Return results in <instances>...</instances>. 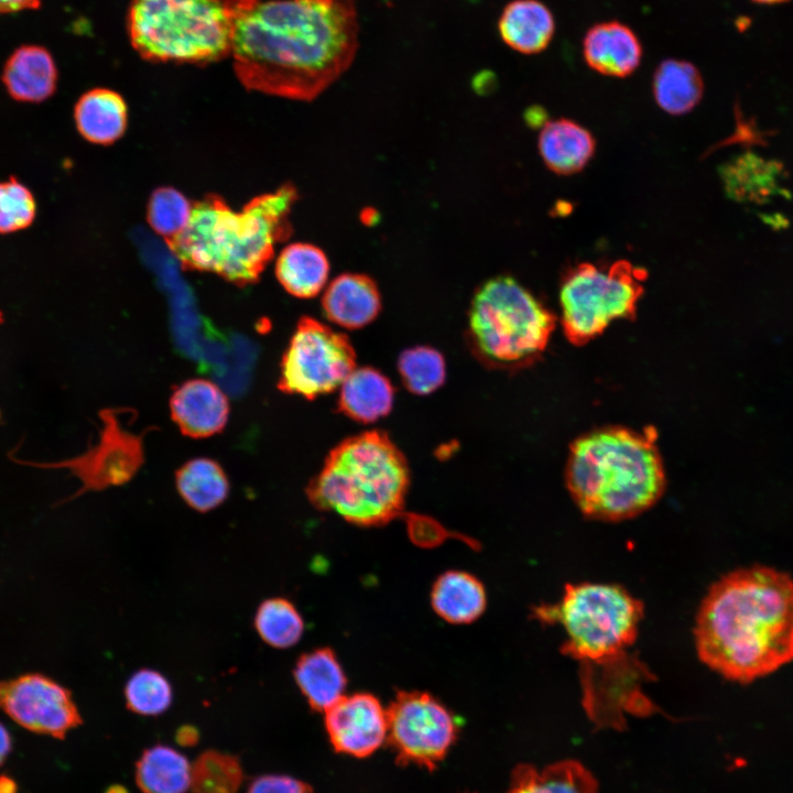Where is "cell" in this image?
<instances>
[{
    "mask_svg": "<svg viewBox=\"0 0 793 793\" xmlns=\"http://www.w3.org/2000/svg\"><path fill=\"white\" fill-rule=\"evenodd\" d=\"M123 693L128 709L142 716L163 714L173 699L172 686L167 678L150 669H142L132 674Z\"/></svg>",
    "mask_w": 793,
    "mask_h": 793,
    "instance_id": "obj_34",
    "label": "cell"
},
{
    "mask_svg": "<svg viewBox=\"0 0 793 793\" xmlns=\"http://www.w3.org/2000/svg\"><path fill=\"white\" fill-rule=\"evenodd\" d=\"M545 624H561V653L579 666L582 704L596 729L623 730L626 716L660 709L642 692L652 680L632 653L644 605L616 584H566L560 601L533 609Z\"/></svg>",
    "mask_w": 793,
    "mask_h": 793,
    "instance_id": "obj_2",
    "label": "cell"
},
{
    "mask_svg": "<svg viewBox=\"0 0 793 793\" xmlns=\"http://www.w3.org/2000/svg\"><path fill=\"white\" fill-rule=\"evenodd\" d=\"M127 32L150 62L205 65L231 50L226 0H131Z\"/></svg>",
    "mask_w": 793,
    "mask_h": 793,
    "instance_id": "obj_8",
    "label": "cell"
},
{
    "mask_svg": "<svg viewBox=\"0 0 793 793\" xmlns=\"http://www.w3.org/2000/svg\"><path fill=\"white\" fill-rule=\"evenodd\" d=\"M12 750V737L9 730L0 723V767L4 763Z\"/></svg>",
    "mask_w": 793,
    "mask_h": 793,
    "instance_id": "obj_40",
    "label": "cell"
},
{
    "mask_svg": "<svg viewBox=\"0 0 793 793\" xmlns=\"http://www.w3.org/2000/svg\"><path fill=\"white\" fill-rule=\"evenodd\" d=\"M105 793H129V791L121 784H112L107 787Z\"/></svg>",
    "mask_w": 793,
    "mask_h": 793,
    "instance_id": "obj_42",
    "label": "cell"
},
{
    "mask_svg": "<svg viewBox=\"0 0 793 793\" xmlns=\"http://www.w3.org/2000/svg\"><path fill=\"white\" fill-rule=\"evenodd\" d=\"M653 95L667 113L684 115L702 99L704 84L698 69L689 62L665 59L653 75Z\"/></svg>",
    "mask_w": 793,
    "mask_h": 793,
    "instance_id": "obj_29",
    "label": "cell"
},
{
    "mask_svg": "<svg viewBox=\"0 0 793 793\" xmlns=\"http://www.w3.org/2000/svg\"><path fill=\"white\" fill-rule=\"evenodd\" d=\"M79 133L97 144H111L126 131L128 108L122 96L108 88L85 93L75 106Z\"/></svg>",
    "mask_w": 793,
    "mask_h": 793,
    "instance_id": "obj_23",
    "label": "cell"
},
{
    "mask_svg": "<svg viewBox=\"0 0 793 793\" xmlns=\"http://www.w3.org/2000/svg\"><path fill=\"white\" fill-rule=\"evenodd\" d=\"M254 627L265 643L278 649L293 647L304 631L300 612L285 598H270L262 601L256 612Z\"/></svg>",
    "mask_w": 793,
    "mask_h": 793,
    "instance_id": "obj_32",
    "label": "cell"
},
{
    "mask_svg": "<svg viewBox=\"0 0 793 793\" xmlns=\"http://www.w3.org/2000/svg\"><path fill=\"white\" fill-rule=\"evenodd\" d=\"M409 486L405 456L385 432L372 430L336 445L306 493L321 511L359 526H377L402 514Z\"/></svg>",
    "mask_w": 793,
    "mask_h": 793,
    "instance_id": "obj_6",
    "label": "cell"
},
{
    "mask_svg": "<svg viewBox=\"0 0 793 793\" xmlns=\"http://www.w3.org/2000/svg\"><path fill=\"white\" fill-rule=\"evenodd\" d=\"M100 416L104 427L99 442L85 454L59 463L23 464L69 469L83 485L77 495L127 482L143 463L142 436L126 430L115 410H105Z\"/></svg>",
    "mask_w": 793,
    "mask_h": 793,
    "instance_id": "obj_13",
    "label": "cell"
},
{
    "mask_svg": "<svg viewBox=\"0 0 793 793\" xmlns=\"http://www.w3.org/2000/svg\"><path fill=\"white\" fill-rule=\"evenodd\" d=\"M0 793H18V784L8 774L0 775Z\"/></svg>",
    "mask_w": 793,
    "mask_h": 793,
    "instance_id": "obj_41",
    "label": "cell"
},
{
    "mask_svg": "<svg viewBox=\"0 0 793 793\" xmlns=\"http://www.w3.org/2000/svg\"><path fill=\"white\" fill-rule=\"evenodd\" d=\"M398 370L404 387L416 395H427L445 381L444 357L428 346L405 349L398 359Z\"/></svg>",
    "mask_w": 793,
    "mask_h": 793,
    "instance_id": "obj_33",
    "label": "cell"
},
{
    "mask_svg": "<svg viewBox=\"0 0 793 793\" xmlns=\"http://www.w3.org/2000/svg\"><path fill=\"white\" fill-rule=\"evenodd\" d=\"M191 208L192 203L181 192L164 186L152 193L146 219L151 228L166 241L185 228Z\"/></svg>",
    "mask_w": 793,
    "mask_h": 793,
    "instance_id": "obj_35",
    "label": "cell"
},
{
    "mask_svg": "<svg viewBox=\"0 0 793 793\" xmlns=\"http://www.w3.org/2000/svg\"><path fill=\"white\" fill-rule=\"evenodd\" d=\"M0 709L24 729L57 739L83 723L70 691L41 673L0 681Z\"/></svg>",
    "mask_w": 793,
    "mask_h": 793,
    "instance_id": "obj_12",
    "label": "cell"
},
{
    "mask_svg": "<svg viewBox=\"0 0 793 793\" xmlns=\"http://www.w3.org/2000/svg\"><path fill=\"white\" fill-rule=\"evenodd\" d=\"M226 6L233 69L249 90L311 101L356 56L352 0H226Z\"/></svg>",
    "mask_w": 793,
    "mask_h": 793,
    "instance_id": "obj_1",
    "label": "cell"
},
{
    "mask_svg": "<svg viewBox=\"0 0 793 793\" xmlns=\"http://www.w3.org/2000/svg\"><path fill=\"white\" fill-rule=\"evenodd\" d=\"M555 328L554 315L517 280L499 275L475 292L466 338L484 365L513 369L542 354Z\"/></svg>",
    "mask_w": 793,
    "mask_h": 793,
    "instance_id": "obj_7",
    "label": "cell"
},
{
    "mask_svg": "<svg viewBox=\"0 0 793 793\" xmlns=\"http://www.w3.org/2000/svg\"><path fill=\"white\" fill-rule=\"evenodd\" d=\"M2 80L13 98L21 101H41L54 93L57 69L46 48L23 45L17 48L6 63Z\"/></svg>",
    "mask_w": 793,
    "mask_h": 793,
    "instance_id": "obj_19",
    "label": "cell"
},
{
    "mask_svg": "<svg viewBox=\"0 0 793 793\" xmlns=\"http://www.w3.org/2000/svg\"><path fill=\"white\" fill-rule=\"evenodd\" d=\"M506 793H598V783L580 762L568 759L542 769L518 765Z\"/></svg>",
    "mask_w": 793,
    "mask_h": 793,
    "instance_id": "obj_25",
    "label": "cell"
},
{
    "mask_svg": "<svg viewBox=\"0 0 793 793\" xmlns=\"http://www.w3.org/2000/svg\"><path fill=\"white\" fill-rule=\"evenodd\" d=\"M698 659L724 678L748 684L793 661V578L754 565L729 572L696 613Z\"/></svg>",
    "mask_w": 793,
    "mask_h": 793,
    "instance_id": "obj_3",
    "label": "cell"
},
{
    "mask_svg": "<svg viewBox=\"0 0 793 793\" xmlns=\"http://www.w3.org/2000/svg\"><path fill=\"white\" fill-rule=\"evenodd\" d=\"M645 279V270L627 260L604 267L594 263L573 267L560 290L566 338L574 345H585L613 321L633 317Z\"/></svg>",
    "mask_w": 793,
    "mask_h": 793,
    "instance_id": "obj_9",
    "label": "cell"
},
{
    "mask_svg": "<svg viewBox=\"0 0 793 793\" xmlns=\"http://www.w3.org/2000/svg\"><path fill=\"white\" fill-rule=\"evenodd\" d=\"M198 740V729L192 725H183L176 730L175 741L182 747H193Z\"/></svg>",
    "mask_w": 793,
    "mask_h": 793,
    "instance_id": "obj_38",
    "label": "cell"
},
{
    "mask_svg": "<svg viewBox=\"0 0 793 793\" xmlns=\"http://www.w3.org/2000/svg\"><path fill=\"white\" fill-rule=\"evenodd\" d=\"M170 410L181 432L202 438L222 431L229 417V401L224 391L207 379H191L171 395Z\"/></svg>",
    "mask_w": 793,
    "mask_h": 793,
    "instance_id": "obj_15",
    "label": "cell"
},
{
    "mask_svg": "<svg viewBox=\"0 0 793 793\" xmlns=\"http://www.w3.org/2000/svg\"><path fill=\"white\" fill-rule=\"evenodd\" d=\"M134 778L142 793H186L191 786L192 765L178 750L156 743L141 753L135 762Z\"/></svg>",
    "mask_w": 793,
    "mask_h": 793,
    "instance_id": "obj_28",
    "label": "cell"
},
{
    "mask_svg": "<svg viewBox=\"0 0 793 793\" xmlns=\"http://www.w3.org/2000/svg\"><path fill=\"white\" fill-rule=\"evenodd\" d=\"M356 367V351L345 334L303 316L282 356L278 388L312 400L339 389Z\"/></svg>",
    "mask_w": 793,
    "mask_h": 793,
    "instance_id": "obj_10",
    "label": "cell"
},
{
    "mask_svg": "<svg viewBox=\"0 0 793 793\" xmlns=\"http://www.w3.org/2000/svg\"><path fill=\"white\" fill-rule=\"evenodd\" d=\"M325 727L337 752L365 758L387 739V709L371 694L344 695L325 711Z\"/></svg>",
    "mask_w": 793,
    "mask_h": 793,
    "instance_id": "obj_14",
    "label": "cell"
},
{
    "mask_svg": "<svg viewBox=\"0 0 793 793\" xmlns=\"http://www.w3.org/2000/svg\"><path fill=\"white\" fill-rule=\"evenodd\" d=\"M583 54L594 70L607 76L626 77L639 66L642 46L629 26L618 21H607L587 31Z\"/></svg>",
    "mask_w": 793,
    "mask_h": 793,
    "instance_id": "obj_17",
    "label": "cell"
},
{
    "mask_svg": "<svg viewBox=\"0 0 793 793\" xmlns=\"http://www.w3.org/2000/svg\"><path fill=\"white\" fill-rule=\"evenodd\" d=\"M297 199L295 186L283 184L236 211L220 196L208 194L192 203L185 228L165 242L183 269L246 286L259 280L276 245L292 235L290 215Z\"/></svg>",
    "mask_w": 793,
    "mask_h": 793,
    "instance_id": "obj_4",
    "label": "cell"
},
{
    "mask_svg": "<svg viewBox=\"0 0 793 793\" xmlns=\"http://www.w3.org/2000/svg\"><path fill=\"white\" fill-rule=\"evenodd\" d=\"M245 773L240 759L216 749L200 752L192 765L191 793H238Z\"/></svg>",
    "mask_w": 793,
    "mask_h": 793,
    "instance_id": "obj_31",
    "label": "cell"
},
{
    "mask_svg": "<svg viewBox=\"0 0 793 793\" xmlns=\"http://www.w3.org/2000/svg\"><path fill=\"white\" fill-rule=\"evenodd\" d=\"M431 602L434 611L444 620L465 624L484 613L487 596L477 577L466 572L449 571L434 583Z\"/></svg>",
    "mask_w": 793,
    "mask_h": 793,
    "instance_id": "obj_26",
    "label": "cell"
},
{
    "mask_svg": "<svg viewBox=\"0 0 793 793\" xmlns=\"http://www.w3.org/2000/svg\"><path fill=\"white\" fill-rule=\"evenodd\" d=\"M294 678L308 705L317 711H326L343 696L346 676L328 648L303 654L294 667Z\"/></svg>",
    "mask_w": 793,
    "mask_h": 793,
    "instance_id": "obj_24",
    "label": "cell"
},
{
    "mask_svg": "<svg viewBox=\"0 0 793 793\" xmlns=\"http://www.w3.org/2000/svg\"><path fill=\"white\" fill-rule=\"evenodd\" d=\"M387 738L402 764L433 770L457 737L452 714L424 692H400L387 709Z\"/></svg>",
    "mask_w": 793,
    "mask_h": 793,
    "instance_id": "obj_11",
    "label": "cell"
},
{
    "mask_svg": "<svg viewBox=\"0 0 793 793\" xmlns=\"http://www.w3.org/2000/svg\"><path fill=\"white\" fill-rule=\"evenodd\" d=\"M246 793H313L312 787L284 774H263L254 778Z\"/></svg>",
    "mask_w": 793,
    "mask_h": 793,
    "instance_id": "obj_37",
    "label": "cell"
},
{
    "mask_svg": "<svg viewBox=\"0 0 793 793\" xmlns=\"http://www.w3.org/2000/svg\"><path fill=\"white\" fill-rule=\"evenodd\" d=\"M338 390V410L359 423H373L387 416L393 406V385L371 367H356Z\"/></svg>",
    "mask_w": 793,
    "mask_h": 793,
    "instance_id": "obj_18",
    "label": "cell"
},
{
    "mask_svg": "<svg viewBox=\"0 0 793 793\" xmlns=\"http://www.w3.org/2000/svg\"><path fill=\"white\" fill-rule=\"evenodd\" d=\"M41 0H0V14L36 9Z\"/></svg>",
    "mask_w": 793,
    "mask_h": 793,
    "instance_id": "obj_39",
    "label": "cell"
},
{
    "mask_svg": "<svg viewBox=\"0 0 793 793\" xmlns=\"http://www.w3.org/2000/svg\"><path fill=\"white\" fill-rule=\"evenodd\" d=\"M753 1L757 3H760V4H778V3H783L789 0H753Z\"/></svg>",
    "mask_w": 793,
    "mask_h": 793,
    "instance_id": "obj_43",
    "label": "cell"
},
{
    "mask_svg": "<svg viewBox=\"0 0 793 793\" xmlns=\"http://www.w3.org/2000/svg\"><path fill=\"white\" fill-rule=\"evenodd\" d=\"M783 169L775 161L764 160L756 154H742L721 169V178L727 194L740 202L763 203L778 193Z\"/></svg>",
    "mask_w": 793,
    "mask_h": 793,
    "instance_id": "obj_27",
    "label": "cell"
},
{
    "mask_svg": "<svg viewBox=\"0 0 793 793\" xmlns=\"http://www.w3.org/2000/svg\"><path fill=\"white\" fill-rule=\"evenodd\" d=\"M381 295L376 282L362 273H343L329 282L322 296V309L333 324L359 329L379 315Z\"/></svg>",
    "mask_w": 793,
    "mask_h": 793,
    "instance_id": "obj_16",
    "label": "cell"
},
{
    "mask_svg": "<svg viewBox=\"0 0 793 793\" xmlns=\"http://www.w3.org/2000/svg\"><path fill=\"white\" fill-rule=\"evenodd\" d=\"M176 488L183 500L199 512L220 506L229 493V481L221 466L209 458H195L176 471Z\"/></svg>",
    "mask_w": 793,
    "mask_h": 793,
    "instance_id": "obj_30",
    "label": "cell"
},
{
    "mask_svg": "<svg viewBox=\"0 0 793 793\" xmlns=\"http://www.w3.org/2000/svg\"><path fill=\"white\" fill-rule=\"evenodd\" d=\"M539 151L550 170L569 175L593 157L595 139L577 122L561 118L545 122L539 135Z\"/></svg>",
    "mask_w": 793,
    "mask_h": 793,
    "instance_id": "obj_21",
    "label": "cell"
},
{
    "mask_svg": "<svg viewBox=\"0 0 793 793\" xmlns=\"http://www.w3.org/2000/svg\"><path fill=\"white\" fill-rule=\"evenodd\" d=\"M502 41L522 54H536L550 44L555 22L550 9L539 0L509 2L499 19Z\"/></svg>",
    "mask_w": 793,
    "mask_h": 793,
    "instance_id": "obj_20",
    "label": "cell"
},
{
    "mask_svg": "<svg viewBox=\"0 0 793 793\" xmlns=\"http://www.w3.org/2000/svg\"><path fill=\"white\" fill-rule=\"evenodd\" d=\"M565 482L584 515L618 522L653 507L664 492L666 477L652 434L606 426L572 443Z\"/></svg>",
    "mask_w": 793,
    "mask_h": 793,
    "instance_id": "obj_5",
    "label": "cell"
},
{
    "mask_svg": "<svg viewBox=\"0 0 793 793\" xmlns=\"http://www.w3.org/2000/svg\"><path fill=\"white\" fill-rule=\"evenodd\" d=\"M35 216V202L31 192L11 178L0 183V232L7 233L28 227Z\"/></svg>",
    "mask_w": 793,
    "mask_h": 793,
    "instance_id": "obj_36",
    "label": "cell"
},
{
    "mask_svg": "<svg viewBox=\"0 0 793 793\" xmlns=\"http://www.w3.org/2000/svg\"><path fill=\"white\" fill-rule=\"evenodd\" d=\"M330 271L326 253L306 242L286 246L275 262V275L282 287L297 298H313L325 290Z\"/></svg>",
    "mask_w": 793,
    "mask_h": 793,
    "instance_id": "obj_22",
    "label": "cell"
}]
</instances>
